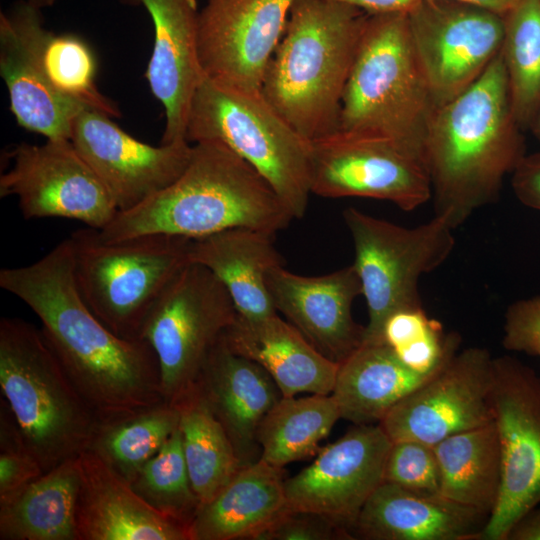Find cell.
<instances>
[{"label": "cell", "instance_id": "9c48e42d", "mask_svg": "<svg viewBox=\"0 0 540 540\" xmlns=\"http://www.w3.org/2000/svg\"><path fill=\"white\" fill-rule=\"evenodd\" d=\"M343 218L352 236L353 266L368 310L362 343L384 342L383 327L391 314L422 306L419 280L450 256L456 227L441 214L412 228L353 207L344 210Z\"/></svg>", "mask_w": 540, "mask_h": 540}, {"label": "cell", "instance_id": "8d00e7d4", "mask_svg": "<svg viewBox=\"0 0 540 540\" xmlns=\"http://www.w3.org/2000/svg\"><path fill=\"white\" fill-rule=\"evenodd\" d=\"M384 482L416 493L440 495V469L434 446L418 441L392 442Z\"/></svg>", "mask_w": 540, "mask_h": 540}, {"label": "cell", "instance_id": "7a4b0ae2", "mask_svg": "<svg viewBox=\"0 0 540 540\" xmlns=\"http://www.w3.org/2000/svg\"><path fill=\"white\" fill-rule=\"evenodd\" d=\"M522 129L500 51L473 84L435 110L427 128L424 155L435 214L457 228L494 202L526 155Z\"/></svg>", "mask_w": 540, "mask_h": 540}, {"label": "cell", "instance_id": "836d02e7", "mask_svg": "<svg viewBox=\"0 0 540 540\" xmlns=\"http://www.w3.org/2000/svg\"><path fill=\"white\" fill-rule=\"evenodd\" d=\"M503 18L512 110L522 128L531 127L540 110V0H522Z\"/></svg>", "mask_w": 540, "mask_h": 540}, {"label": "cell", "instance_id": "1f68e13d", "mask_svg": "<svg viewBox=\"0 0 540 540\" xmlns=\"http://www.w3.org/2000/svg\"><path fill=\"white\" fill-rule=\"evenodd\" d=\"M174 405L189 477L202 505L242 466L223 426L195 388Z\"/></svg>", "mask_w": 540, "mask_h": 540}, {"label": "cell", "instance_id": "7402d4cb", "mask_svg": "<svg viewBox=\"0 0 540 540\" xmlns=\"http://www.w3.org/2000/svg\"><path fill=\"white\" fill-rule=\"evenodd\" d=\"M194 388L223 426L241 466L258 461L260 424L283 397L268 372L234 353L221 337Z\"/></svg>", "mask_w": 540, "mask_h": 540}, {"label": "cell", "instance_id": "603a6c76", "mask_svg": "<svg viewBox=\"0 0 540 540\" xmlns=\"http://www.w3.org/2000/svg\"><path fill=\"white\" fill-rule=\"evenodd\" d=\"M79 540H189L182 524L160 514L91 450L78 457Z\"/></svg>", "mask_w": 540, "mask_h": 540}, {"label": "cell", "instance_id": "52a82bcc", "mask_svg": "<svg viewBox=\"0 0 540 540\" xmlns=\"http://www.w3.org/2000/svg\"><path fill=\"white\" fill-rule=\"evenodd\" d=\"M186 139L223 144L273 188L293 218L304 216L311 192L312 144L251 90L206 76L192 97Z\"/></svg>", "mask_w": 540, "mask_h": 540}, {"label": "cell", "instance_id": "d590c367", "mask_svg": "<svg viewBox=\"0 0 540 540\" xmlns=\"http://www.w3.org/2000/svg\"><path fill=\"white\" fill-rule=\"evenodd\" d=\"M42 61L50 83L60 94L110 117L120 116L116 104L96 86L95 57L82 38L70 33L55 34L48 30Z\"/></svg>", "mask_w": 540, "mask_h": 540}, {"label": "cell", "instance_id": "4dcf8cb0", "mask_svg": "<svg viewBox=\"0 0 540 540\" xmlns=\"http://www.w3.org/2000/svg\"><path fill=\"white\" fill-rule=\"evenodd\" d=\"M339 407L332 394L282 397L267 413L258 430L263 461L284 468L320 451L338 419Z\"/></svg>", "mask_w": 540, "mask_h": 540}, {"label": "cell", "instance_id": "3957f363", "mask_svg": "<svg viewBox=\"0 0 540 540\" xmlns=\"http://www.w3.org/2000/svg\"><path fill=\"white\" fill-rule=\"evenodd\" d=\"M293 216L268 182L221 143H195L184 172L141 204L117 212L103 229V242L145 234L192 240L232 228L276 234Z\"/></svg>", "mask_w": 540, "mask_h": 540}, {"label": "cell", "instance_id": "d6a6232c", "mask_svg": "<svg viewBox=\"0 0 540 540\" xmlns=\"http://www.w3.org/2000/svg\"><path fill=\"white\" fill-rule=\"evenodd\" d=\"M176 405L163 402L128 417L101 424L90 448L131 482L178 429Z\"/></svg>", "mask_w": 540, "mask_h": 540}, {"label": "cell", "instance_id": "5b68a950", "mask_svg": "<svg viewBox=\"0 0 540 540\" xmlns=\"http://www.w3.org/2000/svg\"><path fill=\"white\" fill-rule=\"evenodd\" d=\"M0 388L44 473L90 448L101 421L41 328L20 318L0 320Z\"/></svg>", "mask_w": 540, "mask_h": 540}, {"label": "cell", "instance_id": "6da1fadb", "mask_svg": "<svg viewBox=\"0 0 540 540\" xmlns=\"http://www.w3.org/2000/svg\"><path fill=\"white\" fill-rule=\"evenodd\" d=\"M0 287L37 315L48 344L101 424L165 402L151 346L117 336L81 297L70 238L31 264L2 268Z\"/></svg>", "mask_w": 540, "mask_h": 540}, {"label": "cell", "instance_id": "e575fe53", "mask_svg": "<svg viewBox=\"0 0 540 540\" xmlns=\"http://www.w3.org/2000/svg\"><path fill=\"white\" fill-rule=\"evenodd\" d=\"M130 484L154 510L188 530L201 504L191 484L179 427Z\"/></svg>", "mask_w": 540, "mask_h": 540}, {"label": "cell", "instance_id": "44dd1931", "mask_svg": "<svg viewBox=\"0 0 540 540\" xmlns=\"http://www.w3.org/2000/svg\"><path fill=\"white\" fill-rule=\"evenodd\" d=\"M143 6L151 16L154 43L145 77L165 112L161 144L186 139L192 97L204 74L198 55L197 0H118Z\"/></svg>", "mask_w": 540, "mask_h": 540}, {"label": "cell", "instance_id": "277c9868", "mask_svg": "<svg viewBox=\"0 0 540 540\" xmlns=\"http://www.w3.org/2000/svg\"><path fill=\"white\" fill-rule=\"evenodd\" d=\"M368 17L335 0H294L261 93L305 139L339 129L341 101Z\"/></svg>", "mask_w": 540, "mask_h": 540}, {"label": "cell", "instance_id": "ba28073f", "mask_svg": "<svg viewBox=\"0 0 540 540\" xmlns=\"http://www.w3.org/2000/svg\"><path fill=\"white\" fill-rule=\"evenodd\" d=\"M74 277L94 315L113 333L141 339L149 312L190 262L192 239L145 234L103 242L88 227L70 237Z\"/></svg>", "mask_w": 540, "mask_h": 540}, {"label": "cell", "instance_id": "f35d334b", "mask_svg": "<svg viewBox=\"0 0 540 540\" xmlns=\"http://www.w3.org/2000/svg\"><path fill=\"white\" fill-rule=\"evenodd\" d=\"M352 536L348 529L324 515L288 508L254 540H340Z\"/></svg>", "mask_w": 540, "mask_h": 540}, {"label": "cell", "instance_id": "9a60e30c", "mask_svg": "<svg viewBox=\"0 0 540 540\" xmlns=\"http://www.w3.org/2000/svg\"><path fill=\"white\" fill-rule=\"evenodd\" d=\"M493 357L470 347L398 402L378 423L392 442L431 446L493 421Z\"/></svg>", "mask_w": 540, "mask_h": 540}, {"label": "cell", "instance_id": "ffe728a7", "mask_svg": "<svg viewBox=\"0 0 540 540\" xmlns=\"http://www.w3.org/2000/svg\"><path fill=\"white\" fill-rule=\"evenodd\" d=\"M266 284L276 311L326 358L340 364L362 344L364 327L352 316L362 293L353 264L321 276L279 265L268 271Z\"/></svg>", "mask_w": 540, "mask_h": 540}, {"label": "cell", "instance_id": "cb8c5ba5", "mask_svg": "<svg viewBox=\"0 0 540 540\" xmlns=\"http://www.w3.org/2000/svg\"><path fill=\"white\" fill-rule=\"evenodd\" d=\"M488 519L441 495L383 482L364 504L352 533L366 540H480Z\"/></svg>", "mask_w": 540, "mask_h": 540}, {"label": "cell", "instance_id": "8fae6325", "mask_svg": "<svg viewBox=\"0 0 540 540\" xmlns=\"http://www.w3.org/2000/svg\"><path fill=\"white\" fill-rule=\"evenodd\" d=\"M492 399L502 479L480 540H507L514 524L540 503V375L515 357H496Z\"/></svg>", "mask_w": 540, "mask_h": 540}, {"label": "cell", "instance_id": "8992f818", "mask_svg": "<svg viewBox=\"0 0 540 540\" xmlns=\"http://www.w3.org/2000/svg\"><path fill=\"white\" fill-rule=\"evenodd\" d=\"M436 109L407 12L368 14L344 88L338 131L387 138L424 155Z\"/></svg>", "mask_w": 540, "mask_h": 540}, {"label": "cell", "instance_id": "484cf974", "mask_svg": "<svg viewBox=\"0 0 540 540\" xmlns=\"http://www.w3.org/2000/svg\"><path fill=\"white\" fill-rule=\"evenodd\" d=\"M275 234L232 228L192 241L190 262L208 268L225 286L237 315L263 319L277 311L266 284L268 271L283 265Z\"/></svg>", "mask_w": 540, "mask_h": 540}, {"label": "cell", "instance_id": "2e32d148", "mask_svg": "<svg viewBox=\"0 0 540 540\" xmlns=\"http://www.w3.org/2000/svg\"><path fill=\"white\" fill-rule=\"evenodd\" d=\"M391 445L379 424L355 425L285 479L288 508L324 515L352 533L364 504L384 482Z\"/></svg>", "mask_w": 540, "mask_h": 540}, {"label": "cell", "instance_id": "7c38bea8", "mask_svg": "<svg viewBox=\"0 0 540 540\" xmlns=\"http://www.w3.org/2000/svg\"><path fill=\"white\" fill-rule=\"evenodd\" d=\"M311 144L315 195L385 200L404 211L432 197L424 155L395 141L337 131Z\"/></svg>", "mask_w": 540, "mask_h": 540}, {"label": "cell", "instance_id": "ab89813d", "mask_svg": "<svg viewBox=\"0 0 540 540\" xmlns=\"http://www.w3.org/2000/svg\"><path fill=\"white\" fill-rule=\"evenodd\" d=\"M502 345L540 360V295L517 300L505 312Z\"/></svg>", "mask_w": 540, "mask_h": 540}, {"label": "cell", "instance_id": "f546056e", "mask_svg": "<svg viewBox=\"0 0 540 540\" xmlns=\"http://www.w3.org/2000/svg\"><path fill=\"white\" fill-rule=\"evenodd\" d=\"M440 469V495L490 516L501 488L502 462L494 421L434 445Z\"/></svg>", "mask_w": 540, "mask_h": 540}, {"label": "cell", "instance_id": "4fadbf2b", "mask_svg": "<svg viewBox=\"0 0 540 540\" xmlns=\"http://www.w3.org/2000/svg\"><path fill=\"white\" fill-rule=\"evenodd\" d=\"M407 21L437 108L473 84L502 48L504 18L459 0H419Z\"/></svg>", "mask_w": 540, "mask_h": 540}, {"label": "cell", "instance_id": "b9f144b4", "mask_svg": "<svg viewBox=\"0 0 540 540\" xmlns=\"http://www.w3.org/2000/svg\"><path fill=\"white\" fill-rule=\"evenodd\" d=\"M507 540H540V503L514 524Z\"/></svg>", "mask_w": 540, "mask_h": 540}, {"label": "cell", "instance_id": "74e56055", "mask_svg": "<svg viewBox=\"0 0 540 540\" xmlns=\"http://www.w3.org/2000/svg\"><path fill=\"white\" fill-rule=\"evenodd\" d=\"M44 473L27 447L6 402L0 408V503L22 491Z\"/></svg>", "mask_w": 540, "mask_h": 540}, {"label": "cell", "instance_id": "30bf717a", "mask_svg": "<svg viewBox=\"0 0 540 540\" xmlns=\"http://www.w3.org/2000/svg\"><path fill=\"white\" fill-rule=\"evenodd\" d=\"M236 316L225 286L205 266L189 263L174 278L140 332L157 357L165 402L175 404L195 387L210 352Z\"/></svg>", "mask_w": 540, "mask_h": 540}, {"label": "cell", "instance_id": "f6af8a7d", "mask_svg": "<svg viewBox=\"0 0 540 540\" xmlns=\"http://www.w3.org/2000/svg\"><path fill=\"white\" fill-rule=\"evenodd\" d=\"M31 5L38 9H43L54 5L58 0H27Z\"/></svg>", "mask_w": 540, "mask_h": 540}, {"label": "cell", "instance_id": "83f0119b", "mask_svg": "<svg viewBox=\"0 0 540 540\" xmlns=\"http://www.w3.org/2000/svg\"><path fill=\"white\" fill-rule=\"evenodd\" d=\"M437 372L424 374L410 369L385 342L362 343L339 364L331 394L341 418L355 425L378 424Z\"/></svg>", "mask_w": 540, "mask_h": 540}, {"label": "cell", "instance_id": "60d3db41", "mask_svg": "<svg viewBox=\"0 0 540 540\" xmlns=\"http://www.w3.org/2000/svg\"><path fill=\"white\" fill-rule=\"evenodd\" d=\"M511 185L523 205L540 211V151L522 158L511 174Z\"/></svg>", "mask_w": 540, "mask_h": 540}, {"label": "cell", "instance_id": "d4e9b609", "mask_svg": "<svg viewBox=\"0 0 540 540\" xmlns=\"http://www.w3.org/2000/svg\"><path fill=\"white\" fill-rule=\"evenodd\" d=\"M222 339L234 353L264 368L283 397L331 394L334 389L339 364L277 314L258 320L237 315Z\"/></svg>", "mask_w": 540, "mask_h": 540}, {"label": "cell", "instance_id": "5bb4252c", "mask_svg": "<svg viewBox=\"0 0 540 540\" xmlns=\"http://www.w3.org/2000/svg\"><path fill=\"white\" fill-rule=\"evenodd\" d=\"M12 167L0 176V197L15 196L26 219L61 217L101 230L118 210L70 139L21 143L9 153Z\"/></svg>", "mask_w": 540, "mask_h": 540}, {"label": "cell", "instance_id": "ac0fdd59", "mask_svg": "<svg viewBox=\"0 0 540 540\" xmlns=\"http://www.w3.org/2000/svg\"><path fill=\"white\" fill-rule=\"evenodd\" d=\"M71 141L118 212L134 208L172 184L188 166L193 149L187 140L160 146L141 142L95 109L78 115Z\"/></svg>", "mask_w": 540, "mask_h": 540}, {"label": "cell", "instance_id": "e0dca14e", "mask_svg": "<svg viewBox=\"0 0 540 540\" xmlns=\"http://www.w3.org/2000/svg\"><path fill=\"white\" fill-rule=\"evenodd\" d=\"M293 1L206 0L198 19V55L204 76L260 90Z\"/></svg>", "mask_w": 540, "mask_h": 540}, {"label": "cell", "instance_id": "d6986e66", "mask_svg": "<svg viewBox=\"0 0 540 540\" xmlns=\"http://www.w3.org/2000/svg\"><path fill=\"white\" fill-rule=\"evenodd\" d=\"M48 30L41 9L20 0L0 13V73L17 123L47 139H70L83 104L60 94L42 61Z\"/></svg>", "mask_w": 540, "mask_h": 540}, {"label": "cell", "instance_id": "4316f807", "mask_svg": "<svg viewBox=\"0 0 540 540\" xmlns=\"http://www.w3.org/2000/svg\"><path fill=\"white\" fill-rule=\"evenodd\" d=\"M284 482V468L262 459L241 467L200 506L189 540H254L288 509Z\"/></svg>", "mask_w": 540, "mask_h": 540}, {"label": "cell", "instance_id": "7bdbcfd3", "mask_svg": "<svg viewBox=\"0 0 540 540\" xmlns=\"http://www.w3.org/2000/svg\"><path fill=\"white\" fill-rule=\"evenodd\" d=\"M355 6L368 14L408 12L419 0H335Z\"/></svg>", "mask_w": 540, "mask_h": 540}, {"label": "cell", "instance_id": "ee69618b", "mask_svg": "<svg viewBox=\"0 0 540 540\" xmlns=\"http://www.w3.org/2000/svg\"><path fill=\"white\" fill-rule=\"evenodd\" d=\"M466 2L493 13H496L502 17L508 14L514 9L522 0H459Z\"/></svg>", "mask_w": 540, "mask_h": 540}, {"label": "cell", "instance_id": "f1b7e54d", "mask_svg": "<svg viewBox=\"0 0 540 540\" xmlns=\"http://www.w3.org/2000/svg\"><path fill=\"white\" fill-rule=\"evenodd\" d=\"M78 457L43 473L0 503L1 540H79L76 510Z\"/></svg>", "mask_w": 540, "mask_h": 540}, {"label": "cell", "instance_id": "bcb514c9", "mask_svg": "<svg viewBox=\"0 0 540 540\" xmlns=\"http://www.w3.org/2000/svg\"><path fill=\"white\" fill-rule=\"evenodd\" d=\"M530 128L532 129L535 137L540 143V110Z\"/></svg>", "mask_w": 540, "mask_h": 540}]
</instances>
